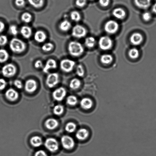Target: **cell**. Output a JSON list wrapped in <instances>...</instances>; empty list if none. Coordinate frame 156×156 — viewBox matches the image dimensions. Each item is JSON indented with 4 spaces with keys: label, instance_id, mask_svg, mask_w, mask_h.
I'll use <instances>...</instances> for the list:
<instances>
[{
    "label": "cell",
    "instance_id": "681fc988",
    "mask_svg": "<svg viewBox=\"0 0 156 156\" xmlns=\"http://www.w3.org/2000/svg\"><path fill=\"white\" fill-rule=\"evenodd\" d=\"M152 10L153 12L156 14V3L153 6Z\"/></svg>",
    "mask_w": 156,
    "mask_h": 156
},
{
    "label": "cell",
    "instance_id": "ab89813d",
    "mask_svg": "<svg viewBox=\"0 0 156 156\" xmlns=\"http://www.w3.org/2000/svg\"><path fill=\"white\" fill-rule=\"evenodd\" d=\"M152 15L149 12H145L142 15L144 20L146 21H149L152 18Z\"/></svg>",
    "mask_w": 156,
    "mask_h": 156
},
{
    "label": "cell",
    "instance_id": "603a6c76",
    "mask_svg": "<svg viewBox=\"0 0 156 156\" xmlns=\"http://www.w3.org/2000/svg\"><path fill=\"white\" fill-rule=\"evenodd\" d=\"M30 143L34 147H39L42 144V140L39 136H34L30 139Z\"/></svg>",
    "mask_w": 156,
    "mask_h": 156
},
{
    "label": "cell",
    "instance_id": "6da1fadb",
    "mask_svg": "<svg viewBox=\"0 0 156 156\" xmlns=\"http://www.w3.org/2000/svg\"><path fill=\"white\" fill-rule=\"evenodd\" d=\"M69 53L74 57H79L83 54L84 47L82 44L77 41H73L70 42L68 45Z\"/></svg>",
    "mask_w": 156,
    "mask_h": 156
},
{
    "label": "cell",
    "instance_id": "44dd1931",
    "mask_svg": "<svg viewBox=\"0 0 156 156\" xmlns=\"http://www.w3.org/2000/svg\"><path fill=\"white\" fill-rule=\"evenodd\" d=\"M112 14L115 17L118 19L122 20L126 16V13L124 10L121 8L114 9L112 12Z\"/></svg>",
    "mask_w": 156,
    "mask_h": 156
},
{
    "label": "cell",
    "instance_id": "836d02e7",
    "mask_svg": "<svg viewBox=\"0 0 156 156\" xmlns=\"http://www.w3.org/2000/svg\"><path fill=\"white\" fill-rule=\"evenodd\" d=\"M71 18L74 22H79L80 20L81 17L80 14L77 11H73L71 12L70 14Z\"/></svg>",
    "mask_w": 156,
    "mask_h": 156
},
{
    "label": "cell",
    "instance_id": "7bdbcfd3",
    "mask_svg": "<svg viewBox=\"0 0 156 156\" xmlns=\"http://www.w3.org/2000/svg\"><path fill=\"white\" fill-rule=\"evenodd\" d=\"M25 4V0H15V4L17 7H23Z\"/></svg>",
    "mask_w": 156,
    "mask_h": 156
},
{
    "label": "cell",
    "instance_id": "5b68a950",
    "mask_svg": "<svg viewBox=\"0 0 156 156\" xmlns=\"http://www.w3.org/2000/svg\"><path fill=\"white\" fill-rule=\"evenodd\" d=\"M76 62L74 61L68 59H62L60 63L61 69L64 72L69 73L74 69Z\"/></svg>",
    "mask_w": 156,
    "mask_h": 156
},
{
    "label": "cell",
    "instance_id": "52a82bcc",
    "mask_svg": "<svg viewBox=\"0 0 156 156\" xmlns=\"http://www.w3.org/2000/svg\"><path fill=\"white\" fill-rule=\"evenodd\" d=\"M87 30L85 27L79 24H77L73 27L72 35L74 37L81 39L86 36Z\"/></svg>",
    "mask_w": 156,
    "mask_h": 156
},
{
    "label": "cell",
    "instance_id": "ffe728a7",
    "mask_svg": "<svg viewBox=\"0 0 156 156\" xmlns=\"http://www.w3.org/2000/svg\"><path fill=\"white\" fill-rule=\"evenodd\" d=\"M136 5L139 8L146 9L150 6L151 0H134Z\"/></svg>",
    "mask_w": 156,
    "mask_h": 156
},
{
    "label": "cell",
    "instance_id": "2e32d148",
    "mask_svg": "<svg viewBox=\"0 0 156 156\" xmlns=\"http://www.w3.org/2000/svg\"><path fill=\"white\" fill-rule=\"evenodd\" d=\"M89 136V132L85 128H80L76 133V136L77 140L83 141L86 140Z\"/></svg>",
    "mask_w": 156,
    "mask_h": 156
},
{
    "label": "cell",
    "instance_id": "ba28073f",
    "mask_svg": "<svg viewBox=\"0 0 156 156\" xmlns=\"http://www.w3.org/2000/svg\"><path fill=\"white\" fill-rule=\"evenodd\" d=\"M44 145L45 148L51 152H55L58 149V143L56 139L52 137L47 138L45 140Z\"/></svg>",
    "mask_w": 156,
    "mask_h": 156
},
{
    "label": "cell",
    "instance_id": "e0dca14e",
    "mask_svg": "<svg viewBox=\"0 0 156 156\" xmlns=\"http://www.w3.org/2000/svg\"><path fill=\"white\" fill-rule=\"evenodd\" d=\"M93 105V102L91 99L88 98H84L81 99L80 105L83 109L89 110L91 109Z\"/></svg>",
    "mask_w": 156,
    "mask_h": 156
},
{
    "label": "cell",
    "instance_id": "ee69618b",
    "mask_svg": "<svg viewBox=\"0 0 156 156\" xmlns=\"http://www.w3.org/2000/svg\"><path fill=\"white\" fill-rule=\"evenodd\" d=\"M14 85L16 87V88L19 89H20L22 88L23 87V84L22 82L19 80H16L14 82Z\"/></svg>",
    "mask_w": 156,
    "mask_h": 156
},
{
    "label": "cell",
    "instance_id": "f907efd6",
    "mask_svg": "<svg viewBox=\"0 0 156 156\" xmlns=\"http://www.w3.org/2000/svg\"><path fill=\"white\" fill-rule=\"evenodd\" d=\"M90 1H93V0H90Z\"/></svg>",
    "mask_w": 156,
    "mask_h": 156
},
{
    "label": "cell",
    "instance_id": "b9f144b4",
    "mask_svg": "<svg viewBox=\"0 0 156 156\" xmlns=\"http://www.w3.org/2000/svg\"><path fill=\"white\" fill-rule=\"evenodd\" d=\"M7 82L5 80L0 79V91L4 90L7 86Z\"/></svg>",
    "mask_w": 156,
    "mask_h": 156
},
{
    "label": "cell",
    "instance_id": "60d3db41",
    "mask_svg": "<svg viewBox=\"0 0 156 156\" xmlns=\"http://www.w3.org/2000/svg\"><path fill=\"white\" fill-rule=\"evenodd\" d=\"M87 3V0H76V5L78 7H84Z\"/></svg>",
    "mask_w": 156,
    "mask_h": 156
},
{
    "label": "cell",
    "instance_id": "f1b7e54d",
    "mask_svg": "<svg viewBox=\"0 0 156 156\" xmlns=\"http://www.w3.org/2000/svg\"><path fill=\"white\" fill-rule=\"evenodd\" d=\"M128 55L131 59H136L140 56V52L136 48H132L128 51Z\"/></svg>",
    "mask_w": 156,
    "mask_h": 156
},
{
    "label": "cell",
    "instance_id": "f6af8a7d",
    "mask_svg": "<svg viewBox=\"0 0 156 156\" xmlns=\"http://www.w3.org/2000/svg\"><path fill=\"white\" fill-rule=\"evenodd\" d=\"M110 2V0H99V4L103 7H106L109 5Z\"/></svg>",
    "mask_w": 156,
    "mask_h": 156
},
{
    "label": "cell",
    "instance_id": "30bf717a",
    "mask_svg": "<svg viewBox=\"0 0 156 156\" xmlns=\"http://www.w3.org/2000/svg\"><path fill=\"white\" fill-rule=\"evenodd\" d=\"M59 76L57 73H52L49 74L46 79V84L50 88H53L58 83Z\"/></svg>",
    "mask_w": 156,
    "mask_h": 156
},
{
    "label": "cell",
    "instance_id": "9c48e42d",
    "mask_svg": "<svg viewBox=\"0 0 156 156\" xmlns=\"http://www.w3.org/2000/svg\"><path fill=\"white\" fill-rule=\"evenodd\" d=\"M61 143L62 147L68 150L72 149L75 145L74 139L68 135L62 136L61 138Z\"/></svg>",
    "mask_w": 156,
    "mask_h": 156
},
{
    "label": "cell",
    "instance_id": "ac0fdd59",
    "mask_svg": "<svg viewBox=\"0 0 156 156\" xmlns=\"http://www.w3.org/2000/svg\"><path fill=\"white\" fill-rule=\"evenodd\" d=\"M47 38L46 34L42 30H38L34 34V40L36 42L39 43H42L45 42Z\"/></svg>",
    "mask_w": 156,
    "mask_h": 156
},
{
    "label": "cell",
    "instance_id": "9a60e30c",
    "mask_svg": "<svg viewBox=\"0 0 156 156\" xmlns=\"http://www.w3.org/2000/svg\"><path fill=\"white\" fill-rule=\"evenodd\" d=\"M57 64L56 61L53 59H49L47 61L43 67V71L45 73H48L50 70L55 69L57 68Z\"/></svg>",
    "mask_w": 156,
    "mask_h": 156
},
{
    "label": "cell",
    "instance_id": "7402d4cb",
    "mask_svg": "<svg viewBox=\"0 0 156 156\" xmlns=\"http://www.w3.org/2000/svg\"><path fill=\"white\" fill-rule=\"evenodd\" d=\"M20 32L23 37L25 39H28L31 37L32 34V30L31 28L28 26H23L21 27Z\"/></svg>",
    "mask_w": 156,
    "mask_h": 156
},
{
    "label": "cell",
    "instance_id": "7dc6e473",
    "mask_svg": "<svg viewBox=\"0 0 156 156\" xmlns=\"http://www.w3.org/2000/svg\"><path fill=\"white\" fill-rule=\"evenodd\" d=\"M34 156H48L46 153L43 150H39L37 151L34 154Z\"/></svg>",
    "mask_w": 156,
    "mask_h": 156
},
{
    "label": "cell",
    "instance_id": "7c38bea8",
    "mask_svg": "<svg viewBox=\"0 0 156 156\" xmlns=\"http://www.w3.org/2000/svg\"><path fill=\"white\" fill-rule=\"evenodd\" d=\"M25 90L27 92H34L37 88V83L36 80L33 79L27 80L25 83Z\"/></svg>",
    "mask_w": 156,
    "mask_h": 156
},
{
    "label": "cell",
    "instance_id": "f35d334b",
    "mask_svg": "<svg viewBox=\"0 0 156 156\" xmlns=\"http://www.w3.org/2000/svg\"><path fill=\"white\" fill-rule=\"evenodd\" d=\"M8 38L5 35L0 36V46H4L8 42Z\"/></svg>",
    "mask_w": 156,
    "mask_h": 156
},
{
    "label": "cell",
    "instance_id": "83f0119b",
    "mask_svg": "<svg viewBox=\"0 0 156 156\" xmlns=\"http://www.w3.org/2000/svg\"><path fill=\"white\" fill-rule=\"evenodd\" d=\"M81 84V82L79 79L77 78H74L70 82V88L73 90H77L80 87Z\"/></svg>",
    "mask_w": 156,
    "mask_h": 156
},
{
    "label": "cell",
    "instance_id": "7a4b0ae2",
    "mask_svg": "<svg viewBox=\"0 0 156 156\" xmlns=\"http://www.w3.org/2000/svg\"><path fill=\"white\" fill-rule=\"evenodd\" d=\"M9 47L13 52L20 53L25 51L27 46L25 43L21 39L14 38L10 41Z\"/></svg>",
    "mask_w": 156,
    "mask_h": 156
},
{
    "label": "cell",
    "instance_id": "e575fe53",
    "mask_svg": "<svg viewBox=\"0 0 156 156\" xmlns=\"http://www.w3.org/2000/svg\"><path fill=\"white\" fill-rule=\"evenodd\" d=\"M78 100L77 97L74 95L69 96L67 98L66 102L68 105L71 106H74L77 105Z\"/></svg>",
    "mask_w": 156,
    "mask_h": 156
},
{
    "label": "cell",
    "instance_id": "8992f818",
    "mask_svg": "<svg viewBox=\"0 0 156 156\" xmlns=\"http://www.w3.org/2000/svg\"><path fill=\"white\" fill-rule=\"evenodd\" d=\"M16 73V66L13 64L9 63L4 65L2 69V73L5 77H13Z\"/></svg>",
    "mask_w": 156,
    "mask_h": 156
},
{
    "label": "cell",
    "instance_id": "bcb514c9",
    "mask_svg": "<svg viewBox=\"0 0 156 156\" xmlns=\"http://www.w3.org/2000/svg\"><path fill=\"white\" fill-rule=\"evenodd\" d=\"M34 66L35 68L36 69H39L43 68V62L40 60H38L35 62Z\"/></svg>",
    "mask_w": 156,
    "mask_h": 156
},
{
    "label": "cell",
    "instance_id": "d590c367",
    "mask_svg": "<svg viewBox=\"0 0 156 156\" xmlns=\"http://www.w3.org/2000/svg\"><path fill=\"white\" fill-rule=\"evenodd\" d=\"M54 48V45L51 42H47L44 44L42 47V50L45 52L51 51Z\"/></svg>",
    "mask_w": 156,
    "mask_h": 156
},
{
    "label": "cell",
    "instance_id": "484cf974",
    "mask_svg": "<svg viewBox=\"0 0 156 156\" xmlns=\"http://www.w3.org/2000/svg\"><path fill=\"white\" fill-rule=\"evenodd\" d=\"M9 57V55L7 50L3 49H0V63H4L7 62Z\"/></svg>",
    "mask_w": 156,
    "mask_h": 156
},
{
    "label": "cell",
    "instance_id": "4316f807",
    "mask_svg": "<svg viewBox=\"0 0 156 156\" xmlns=\"http://www.w3.org/2000/svg\"><path fill=\"white\" fill-rule=\"evenodd\" d=\"M29 4L36 9L40 8L44 5V0H28Z\"/></svg>",
    "mask_w": 156,
    "mask_h": 156
},
{
    "label": "cell",
    "instance_id": "d6a6232c",
    "mask_svg": "<svg viewBox=\"0 0 156 156\" xmlns=\"http://www.w3.org/2000/svg\"><path fill=\"white\" fill-rule=\"evenodd\" d=\"M64 111V107L62 105H55L53 108V112L56 115H60Z\"/></svg>",
    "mask_w": 156,
    "mask_h": 156
},
{
    "label": "cell",
    "instance_id": "74e56055",
    "mask_svg": "<svg viewBox=\"0 0 156 156\" xmlns=\"http://www.w3.org/2000/svg\"><path fill=\"white\" fill-rule=\"evenodd\" d=\"M9 30L11 34L13 36H16L18 34V31L17 27L15 25L10 26L9 27Z\"/></svg>",
    "mask_w": 156,
    "mask_h": 156
},
{
    "label": "cell",
    "instance_id": "c3c4849f",
    "mask_svg": "<svg viewBox=\"0 0 156 156\" xmlns=\"http://www.w3.org/2000/svg\"><path fill=\"white\" fill-rule=\"evenodd\" d=\"M5 28V25L4 23L0 21V33H2Z\"/></svg>",
    "mask_w": 156,
    "mask_h": 156
},
{
    "label": "cell",
    "instance_id": "8d00e7d4",
    "mask_svg": "<svg viewBox=\"0 0 156 156\" xmlns=\"http://www.w3.org/2000/svg\"><path fill=\"white\" fill-rule=\"evenodd\" d=\"M76 74L80 77H83L85 74V71L83 67L81 65H79L76 68Z\"/></svg>",
    "mask_w": 156,
    "mask_h": 156
},
{
    "label": "cell",
    "instance_id": "277c9868",
    "mask_svg": "<svg viewBox=\"0 0 156 156\" xmlns=\"http://www.w3.org/2000/svg\"><path fill=\"white\" fill-rule=\"evenodd\" d=\"M119 28L118 23L113 20L107 21L104 26L105 32L109 34H113L117 33Z\"/></svg>",
    "mask_w": 156,
    "mask_h": 156
},
{
    "label": "cell",
    "instance_id": "4dcf8cb0",
    "mask_svg": "<svg viewBox=\"0 0 156 156\" xmlns=\"http://www.w3.org/2000/svg\"><path fill=\"white\" fill-rule=\"evenodd\" d=\"M76 125L73 122H69L66 125L65 129L69 133L74 132L76 129Z\"/></svg>",
    "mask_w": 156,
    "mask_h": 156
},
{
    "label": "cell",
    "instance_id": "1f68e13d",
    "mask_svg": "<svg viewBox=\"0 0 156 156\" xmlns=\"http://www.w3.org/2000/svg\"><path fill=\"white\" fill-rule=\"evenodd\" d=\"M21 20L23 22L28 23L31 21L32 16L28 12H26L23 13L21 16Z\"/></svg>",
    "mask_w": 156,
    "mask_h": 156
},
{
    "label": "cell",
    "instance_id": "cb8c5ba5",
    "mask_svg": "<svg viewBox=\"0 0 156 156\" xmlns=\"http://www.w3.org/2000/svg\"><path fill=\"white\" fill-rule=\"evenodd\" d=\"M71 23L67 20H65L61 22L59 25V28L62 32H67L71 29Z\"/></svg>",
    "mask_w": 156,
    "mask_h": 156
},
{
    "label": "cell",
    "instance_id": "f546056e",
    "mask_svg": "<svg viewBox=\"0 0 156 156\" xmlns=\"http://www.w3.org/2000/svg\"><path fill=\"white\" fill-rule=\"evenodd\" d=\"M96 40L93 37H89L86 39L85 44L86 46L88 48H92L94 46Z\"/></svg>",
    "mask_w": 156,
    "mask_h": 156
},
{
    "label": "cell",
    "instance_id": "d4e9b609",
    "mask_svg": "<svg viewBox=\"0 0 156 156\" xmlns=\"http://www.w3.org/2000/svg\"><path fill=\"white\" fill-rule=\"evenodd\" d=\"M113 58L112 56L109 54H104L101 56V62L105 65H108L112 62Z\"/></svg>",
    "mask_w": 156,
    "mask_h": 156
},
{
    "label": "cell",
    "instance_id": "4fadbf2b",
    "mask_svg": "<svg viewBox=\"0 0 156 156\" xmlns=\"http://www.w3.org/2000/svg\"><path fill=\"white\" fill-rule=\"evenodd\" d=\"M143 41V35L138 33L133 34L130 37V41L131 44L134 45H139L142 43Z\"/></svg>",
    "mask_w": 156,
    "mask_h": 156
},
{
    "label": "cell",
    "instance_id": "5bb4252c",
    "mask_svg": "<svg viewBox=\"0 0 156 156\" xmlns=\"http://www.w3.org/2000/svg\"><path fill=\"white\" fill-rule=\"evenodd\" d=\"M5 96L8 100L11 101H15L18 99L19 94L16 90L13 88H10L6 91Z\"/></svg>",
    "mask_w": 156,
    "mask_h": 156
},
{
    "label": "cell",
    "instance_id": "8fae6325",
    "mask_svg": "<svg viewBox=\"0 0 156 156\" xmlns=\"http://www.w3.org/2000/svg\"><path fill=\"white\" fill-rule=\"evenodd\" d=\"M66 91L63 87H59L53 91L52 93L53 98L57 101H61L65 98L66 95Z\"/></svg>",
    "mask_w": 156,
    "mask_h": 156
},
{
    "label": "cell",
    "instance_id": "3957f363",
    "mask_svg": "<svg viewBox=\"0 0 156 156\" xmlns=\"http://www.w3.org/2000/svg\"><path fill=\"white\" fill-rule=\"evenodd\" d=\"M98 44L101 49L108 50L112 48L113 42L112 39L109 37L103 36L99 39Z\"/></svg>",
    "mask_w": 156,
    "mask_h": 156
},
{
    "label": "cell",
    "instance_id": "d6986e66",
    "mask_svg": "<svg viewBox=\"0 0 156 156\" xmlns=\"http://www.w3.org/2000/svg\"><path fill=\"white\" fill-rule=\"evenodd\" d=\"M58 122L56 119L53 118H50L47 119L45 123L46 127L50 130L55 129L58 126Z\"/></svg>",
    "mask_w": 156,
    "mask_h": 156
}]
</instances>
